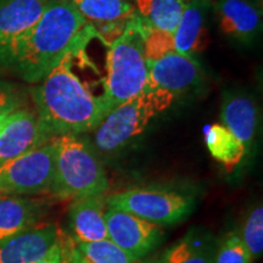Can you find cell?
Segmentation results:
<instances>
[{
    "label": "cell",
    "instance_id": "obj_1",
    "mask_svg": "<svg viewBox=\"0 0 263 263\" xmlns=\"http://www.w3.org/2000/svg\"><path fill=\"white\" fill-rule=\"evenodd\" d=\"M76 51L65 54L33 91L37 116L51 138L93 132L110 112L103 97L95 95L73 71Z\"/></svg>",
    "mask_w": 263,
    "mask_h": 263
},
{
    "label": "cell",
    "instance_id": "obj_2",
    "mask_svg": "<svg viewBox=\"0 0 263 263\" xmlns=\"http://www.w3.org/2000/svg\"><path fill=\"white\" fill-rule=\"evenodd\" d=\"M88 21L67 0H48L37 24L20 41L3 67L39 83L68 51L78 48Z\"/></svg>",
    "mask_w": 263,
    "mask_h": 263
},
{
    "label": "cell",
    "instance_id": "obj_3",
    "mask_svg": "<svg viewBox=\"0 0 263 263\" xmlns=\"http://www.w3.org/2000/svg\"><path fill=\"white\" fill-rule=\"evenodd\" d=\"M144 20L136 14L128 20L124 29L108 44L106 78L101 95L108 110L134 98L145 88L147 62L144 54Z\"/></svg>",
    "mask_w": 263,
    "mask_h": 263
},
{
    "label": "cell",
    "instance_id": "obj_4",
    "mask_svg": "<svg viewBox=\"0 0 263 263\" xmlns=\"http://www.w3.org/2000/svg\"><path fill=\"white\" fill-rule=\"evenodd\" d=\"M54 180L50 192L61 199L104 195L108 179L89 141L80 136L51 138Z\"/></svg>",
    "mask_w": 263,
    "mask_h": 263
},
{
    "label": "cell",
    "instance_id": "obj_5",
    "mask_svg": "<svg viewBox=\"0 0 263 263\" xmlns=\"http://www.w3.org/2000/svg\"><path fill=\"white\" fill-rule=\"evenodd\" d=\"M177 98L159 88L145 87L129 100L115 106L94 132V145L105 154L127 146L145 132L154 117L173 105Z\"/></svg>",
    "mask_w": 263,
    "mask_h": 263
},
{
    "label": "cell",
    "instance_id": "obj_6",
    "mask_svg": "<svg viewBox=\"0 0 263 263\" xmlns=\"http://www.w3.org/2000/svg\"><path fill=\"white\" fill-rule=\"evenodd\" d=\"M106 206L163 228L184 221L193 211L194 199L171 189L132 188L108 196Z\"/></svg>",
    "mask_w": 263,
    "mask_h": 263
},
{
    "label": "cell",
    "instance_id": "obj_7",
    "mask_svg": "<svg viewBox=\"0 0 263 263\" xmlns=\"http://www.w3.org/2000/svg\"><path fill=\"white\" fill-rule=\"evenodd\" d=\"M54 180L51 139L24 155L0 161V196L50 192Z\"/></svg>",
    "mask_w": 263,
    "mask_h": 263
},
{
    "label": "cell",
    "instance_id": "obj_8",
    "mask_svg": "<svg viewBox=\"0 0 263 263\" xmlns=\"http://www.w3.org/2000/svg\"><path fill=\"white\" fill-rule=\"evenodd\" d=\"M108 239L138 262L149 255L164 238L163 228L121 210L105 211Z\"/></svg>",
    "mask_w": 263,
    "mask_h": 263
},
{
    "label": "cell",
    "instance_id": "obj_9",
    "mask_svg": "<svg viewBox=\"0 0 263 263\" xmlns=\"http://www.w3.org/2000/svg\"><path fill=\"white\" fill-rule=\"evenodd\" d=\"M202 80V68L196 58L174 50L160 60L147 65L145 87L159 88L179 98L197 87Z\"/></svg>",
    "mask_w": 263,
    "mask_h": 263
},
{
    "label": "cell",
    "instance_id": "obj_10",
    "mask_svg": "<svg viewBox=\"0 0 263 263\" xmlns=\"http://www.w3.org/2000/svg\"><path fill=\"white\" fill-rule=\"evenodd\" d=\"M48 0H0V66L37 24Z\"/></svg>",
    "mask_w": 263,
    "mask_h": 263
},
{
    "label": "cell",
    "instance_id": "obj_11",
    "mask_svg": "<svg viewBox=\"0 0 263 263\" xmlns=\"http://www.w3.org/2000/svg\"><path fill=\"white\" fill-rule=\"evenodd\" d=\"M211 9L223 34L250 45L262 32V9L250 0H211Z\"/></svg>",
    "mask_w": 263,
    "mask_h": 263
},
{
    "label": "cell",
    "instance_id": "obj_12",
    "mask_svg": "<svg viewBox=\"0 0 263 263\" xmlns=\"http://www.w3.org/2000/svg\"><path fill=\"white\" fill-rule=\"evenodd\" d=\"M50 139L37 115L28 110H15L0 130V161L24 155Z\"/></svg>",
    "mask_w": 263,
    "mask_h": 263
},
{
    "label": "cell",
    "instance_id": "obj_13",
    "mask_svg": "<svg viewBox=\"0 0 263 263\" xmlns=\"http://www.w3.org/2000/svg\"><path fill=\"white\" fill-rule=\"evenodd\" d=\"M60 242L54 224L33 226L0 241V263H35L49 255Z\"/></svg>",
    "mask_w": 263,
    "mask_h": 263
},
{
    "label": "cell",
    "instance_id": "obj_14",
    "mask_svg": "<svg viewBox=\"0 0 263 263\" xmlns=\"http://www.w3.org/2000/svg\"><path fill=\"white\" fill-rule=\"evenodd\" d=\"M211 0H186L182 16L173 32L174 48L180 54L195 58L207 44L206 20Z\"/></svg>",
    "mask_w": 263,
    "mask_h": 263
},
{
    "label": "cell",
    "instance_id": "obj_15",
    "mask_svg": "<svg viewBox=\"0 0 263 263\" xmlns=\"http://www.w3.org/2000/svg\"><path fill=\"white\" fill-rule=\"evenodd\" d=\"M106 199L104 195H90L76 199L68 218L76 242H91L108 239L105 222Z\"/></svg>",
    "mask_w": 263,
    "mask_h": 263
},
{
    "label": "cell",
    "instance_id": "obj_16",
    "mask_svg": "<svg viewBox=\"0 0 263 263\" xmlns=\"http://www.w3.org/2000/svg\"><path fill=\"white\" fill-rule=\"evenodd\" d=\"M222 124L244 144L246 153L254 144L258 111L255 101L240 91H227L221 105Z\"/></svg>",
    "mask_w": 263,
    "mask_h": 263
},
{
    "label": "cell",
    "instance_id": "obj_17",
    "mask_svg": "<svg viewBox=\"0 0 263 263\" xmlns=\"http://www.w3.org/2000/svg\"><path fill=\"white\" fill-rule=\"evenodd\" d=\"M219 240L203 228L190 229L153 263H215Z\"/></svg>",
    "mask_w": 263,
    "mask_h": 263
},
{
    "label": "cell",
    "instance_id": "obj_18",
    "mask_svg": "<svg viewBox=\"0 0 263 263\" xmlns=\"http://www.w3.org/2000/svg\"><path fill=\"white\" fill-rule=\"evenodd\" d=\"M43 202L21 196H0V241L35 226Z\"/></svg>",
    "mask_w": 263,
    "mask_h": 263
},
{
    "label": "cell",
    "instance_id": "obj_19",
    "mask_svg": "<svg viewBox=\"0 0 263 263\" xmlns=\"http://www.w3.org/2000/svg\"><path fill=\"white\" fill-rule=\"evenodd\" d=\"M205 141L211 156L228 171L235 168L248 154L244 144L222 123L212 124L207 129Z\"/></svg>",
    "mask_w": 263,
    "mask_h": 263
},
{
    "label": "cell",
    "instance_id": "obj_20",
    "mask_svg": "<svg viewBox=\"0 0 263 263\" xmlns=\"http://www.w3.org/2000/svg\"><path fill=\"white\" fill-rule=\"evenodd\" d=\"M137 14L153 27L173 33L186 0H129Z\"/></svg>",
    "mask_w": 263,
    "mask_h": 263
},
{
    "label": "cell",
    "instance_id": "obj_21",
    "mask_svg": "<svg viewBox=\"0 0 263 263\" xmlns=\"http://www.w3.org/2000/svg\"><path fill=\"white\" fill-rule=\"evenodd\" d=\"M70 3L87 21L95 24L124 22L137 14L129 0H71Z\"/></svg>",
    "mask_w": 263,
    "mask_h": 263
},
{
    "label": "cell",
    "instance_id": "obj_22",
    "mask_svg": "<svg viewBox=\"0 0 263 263\" xmlns=\"http://www.w3.org/2000/svg\"><path fill=\"white\" fill-rule=\"evenodd\" d=\"M68 263H137L110 239L77 242L68 251Z\"/></svg>",
    "mask_w": 263,
    "mask_h": 263
},
{
    "label": "cell",
    "instance_id": "obj_23",
    "mask_svg": "<svg viewBox=\"0 0 263 263\" xmlns=\"http://www.w3.org/2000/svg\"><path fill=\"white\" fill-rule=\"evenodd\" d=\"M143 39L144 54H145L147 65L160 60L167 54L176 50L173 33L153 27L146 21H144L143 26Z\"/></svg>",
    "mask_w": 263,
    "mask_h": 263
},
{
    "label": "cell",
    "instance_id": "obj_24",
    "mask_svg": "<svg viewBox=\"0 0 263 263\" xmlns=\"http://www.w3.org/2000/svg\"><path fill=\"white\" fill-rule=\"evenodd\" d=\"M242 242L251 254L252 258L261 257L263 252V209L257 206L246 218L241 234Z\"/></svg>",
    "mask_w": 263,
    "mask_h": 263
},
{
    "label": "cell",
    "instance_id": "obj_25",
    "mask_svg": "<svg viewBox=\"0 0 263 263\" xmlns=\"http://www.w3.org/2000/svg\"><path fill=\"white\" fill-rule=\"evenodd\" d=\"M251 254L235 232H230L219 242L215 263H252Z\"/></svg>",
    "mask_w": 263,
    "mask_h": 263
},
{
    "label": "cell",
    "instance_id": "obj_26",
    "mask_svg": "<svg viewBox=\"0 0 263 263\" xmlns=\"http://www.w3.org/2000/svg\"><path fill=\"white\" fill-rule=\"evenodd\" d=\"M18 99L8 84L0 82V114L12 112L17 110Z\"/></svg>",
    "mask_w": 263,
    "mask_h": 263
},
{
    "label": "cell",
    "instance_id": "obj_27",
    "mask_svg": "<svg viewBox=\"0 0 263 263\" xmlns=\"http://www.w3.org/2000/svg\"><path fill=\"white\" fill-rule=\"evenodd\" d=\"M35 263H68V251H66L60 241L55 245L48 256Z\"/></svg>",
    "mask_w": 263,
    "mask_h": 263
},
{
    "label": "cell",
    "instance_id": "obj_28",
    "mask_svg": "<svg viewBox=\"0 0 263 263\" xmlns=\"http://www.w3.org/2000/svg\"><path fill=\"white\" fill-rule=\"evenodd\" d=\"M14 112V111H12ZM10 114L11 112H6V114H0V130L3 129V127L5 126L6 121H8V118L10 116Z\"/></svg>",
    "mask_w": 263,
    "mask_h": 263
},
{
    "label": "cell",
    "instance_id": "obj_29",
    "mask_svg": "<svg viewBox=\"0 0 263 263\" xmlns=\"http://www.w3.org/2000/svg\"><path fill=\"white\" fill-rule=\"evenodd\" d=\"M250 2H251L252 4H255L256 6H257V8L262 9V6H263V0H250Z\"/></svg>",
    "mask_w": 263,
    "mask_h": 263
},
{
    "label": "cell",
    "instance_id": "obj_30",
    "mask_svg": "<svg viewBox=\"0 0 263 263\" xmlns=\"http://www.w3.org/2000/svg\"><path fill=\"white\" fill-rule=\"evenodd\" d=\"M67 2H71V0H67Z\"/></svg>",
    "mask_w": 263,
    "mask_h": 263
}]
</instances>
